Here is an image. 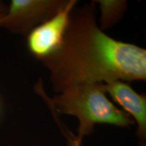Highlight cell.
<instances>
[{
    "instance_id": "1",
    "label": "cell",
    "mask_w": 146,
    "mask_h": 146,
    "mask_svg": "<svg viewBox=\"0 0 146 146\" xmlns=\"http://www.w3.org/2000/svg\"><path fill=\"white\" fill-rule=\"evenodd\" d=\"M95 5L73 10L61 47L41 61L57 94L83 83L145 81L146 50L106 34L97 23Z\"/></svg>"
},
{
    "instance_id": "2",
    "label": "cell",
    "mask_w": 146,
    "mask_h": 146,
    "mask_svg": "<svg viewBox=\"0 0 146 146\" xmlns=\"http://www.w3.org/2000/svg\"><path fill=\"white\" fill-rule=\"evenodd\" d=\"M39 95H41L38 94ZM53 114L72 115L78 120L81 141L94 132L95 126L108 124L129 128L135 125L129 114L118 108L107 98L104 83H83L68 87L53 98L43 96Z\"/></svg>"
},
{
    "instance_id": "3",
    "label": "cell",
    "mask_w": 146,
    "mask_h": 146,
    "mask_svg": "<svg viewBox=\"0 0 146 146\" xmlns=\"http://www.w3.org/2000/svg\"><path fill=\"white\" fill-rule=\"evenodd\" d=\"M77 2L76 0H67L52 17L40 24L27 35V47L35 58L41 61L59 50Z\"/></svg>"
},
{
    "instance_id": "4",
    "label": "cell",
    "mask_w": 146,
    "mask_h": 146,
    "mask_svg": "<svg viewBox=\"0 0 146 146\" xmlns=\"http://www.w3.org/2000/svg\"><path fill=\"white\" fill-rule=\"evenodd\" d=\"M67 0H12L1 22L14 34L27 35L33 29L52 17Z\"/></svg>"
},
{
    "instance_id": "5",
    "label": "cell",
    "mask_w": 146,
    "mask_h": 146,
    "mask_svg": "<svg viewBox=\"0 0 146 146\" xmlns=\"http://www.w3.org/2000/svg\"><path fill=\"white\" fill-rule=\"evenodd\" d=\"M104 89L137 125L136 134L139 146H146V96L137 93L129 83L119 80L104 83Z\"/></svg>"
},
{
    "instance_id": "6",
    "label": "cell",
    "mask_w": 146,
    "mask_h": 146,
    "mask_svg": "<svg viewBox=\"0 0 146 146\" xmlns=\"http://www.w3.org/2000/svg\"><path fill=\"white\" fill-rule=\"evenodd\" d=\"M100 10V28L102 31L112 28L123 19L127 10V1L125 0H97Z\"/></svg>"
},
{
    "instance_id": "7",
    "label": "cell",
    "mask_w": 146,
    "mask_h": 146,
    "mask_svg": "<svg viewBox=\"0 0 146 146\" xmlns=\"http://www.w3.org/2000/svg\"><path fill=\"white\" fill-rule=\"evenodd\" d=\"M62 131L64 135L66 137L67 140H68V146H81L82 141H80L76 137V136L72 135V133L67 130H62Z\"/></svg>"
},
{
    "instance_id": "8",
    "label": "cell",
    "mask_w": 146,
    "mask_h": 146,
    "mask_svg": "<svg viewBox=\"0 0 146 146\" xmlns=\"http://www.w3.org/2000/svg\"><path fill=\"white\" fill-rule=\"evenodd\" d=\"M7 9H8V6L3 1H0V23H1L3 18L4 17L5 14H6Z\"/></svg>"
},
{
    "instance_id": "9",
    "label": "cell",
    "mask_w": 146,
    "mask_h": 146,
    "mask_svg": "<svg viewBox=\"0 0 146 146\" xmlns=\"http://www.w3.org/2000/svg\"><path fill=\"white\" fill-rule=\"evenodd\" d=\"M0 27H1V23H0Z\"/></svg>"
}]
</instances>
